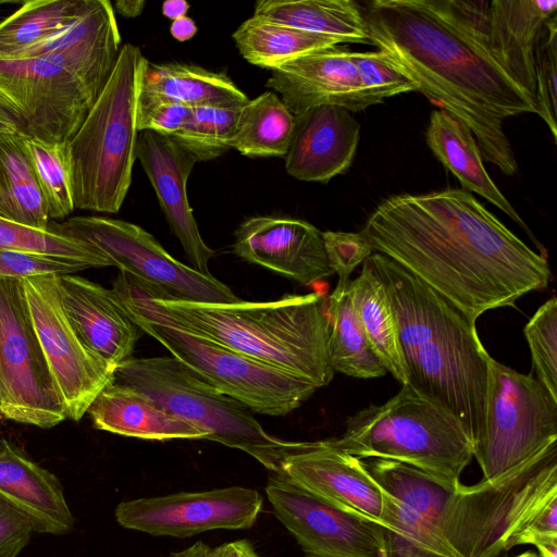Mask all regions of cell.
Masks as SVG:
<instances>
[{
  "mask_svg": "<svg viewBox=\"0 0 557 557\" xmlns=\"http://www.w3.org/2000/svg\"><path fill=\"white\" fill-rule=\"evenodd\" d=\"M537 381L557 400V298L546 300L523 329Z\"/></svg>",
  "mask_w": 557,
  "mask_h": 557,
  "instance_id": "f35d334b",
  "label": "cell"
},
{
  "mask_svg": "<svg viewBox=\"0 0 557 557\" xmlns=\"http://www.w3.org/2000/svg\"><path fill=\"white\" fill-rule=\"evenodd\" d=\"M262 504L257 490L230 486L125 500L114 516L128 530L184 539L211 530L249 529Z\"/></svg>",
  "mask_w": 557,
  "mask_h": 557,
  "instance_id": "2e32d148",
  "label": "cell"
},
{
  "mask_svg": "<svg viewBox=\"0 0 557 557\" xmlns=\"http://www.w3.org/2000/svg\"><path fill=\"white\" fill-rule=\"evenodd\" d=\"M364 263L394 310L407 384L450 410L474 444L484 418L488 357L475 322L388 257L373 252Z\"/></svg>",
  "mask_w": 557,
  "mask_h": 557,
  "instance_id": "3957f363",
  "label": "cell"
},
{
  "mask_svg": "<svg viewBox=\"0 0 557 557\" xmlns=\"http://www.w3.org/2000/svg\"><path fill=\"white\" fill-rule=\"evenodd\" d=\"M536 114L545 122L554 140L557 139V14L543 25L535 47Z\"/></svg>",
  "mask_w": 557,
  "mask_h": 557,
  "instance_id": "ab89813d",
  "label": "cell"
},
{
  "mask_svg": "<svg viewBox=\"0 0 557 557\" xmlns=\"http://www.w3.org/2000/svg\"><path fill=\"white\" fill-rule=\"evenodd\" d=\"M119 27L66 53L0 59V106L24 135L69 141L102 91L121 50Z\"/></svg>",
  "mask_w": 557,
  "mask_h": 557,
  "instance_id": "8992f818",
  "label": "cell"
},
{
  "mask_svg": "<svg viewBox=\"0 0 557 557\" xmlns=\"http://www.w3.org/2000/svg\"><path fill=\"white\" fill-rule=\"evenodd\" d=\"M426 144L437 160L458 178L463 190L479 194L505 212L524 230L541 253L546 256L542 244L490 177L479 145L465 124L443 110L432 111L426 128Z\"/></svg>",
  "mask_w": 557,
  "mask_h": 557,
  "instance_id": "484cf974",
  "label": "cell"
},
{
  "mask_svg": "<svg viewBox=\"0 0 557 557\" xmlns=\"http://www.w3.org/2000/svg\"><path fill=\"white\" fill-rule=\"evenodd\" d=\"M156 312L172 323L245 356L307 379L319 388L334 376L322 295H284L269 301L199 302L172 297L121 272Z\"/></svg>",
  "mask_w": 557,
  "mask_h": 557,
  "instance_id": "5b68a950",
  "label": "cell"
},
{
  "mask_svg": "<svg viewBox=\"0 0 557 557\" xmlns=\"http://www.w3.org/2000/svg\"><path fill=\"white\" fill-rule=\"evenodd\" d=\"M383 557H457L426 517L382 488Z\"/></svg>",
  "mask_w": 557,
  "mask_h": 557,
  "instance_id": "836d02e7",
  "label": "cell"
},
{
  "mask_svg": "<svg viewBox=\"0 0 557 557\" xmlns=\"http://www.w3.org/2000/svg\"><path fill=\"white\" fill-rule=\"evenodd\" d=\"M234 252L242 259L309 285L332 274L322 232L293 218L260 215L235 232Z\"/></svg>",
  "mask_w": 557,
  "mask_h": 557,
  "instance_id": "d6986e66",
  "label": "cell"
},
{
  "mask_svg": "<svg viewBox=\"0 0 557 557\" xmlns=\"http://www.w3.org/2000/svg\"><path fill=\"white\" fill-rule=\"evenodd\" d=\"M265 494L305 557H383L380 522L343 510L276 472Z\"/></svg>",
  "mask_w": 557,
  "mask_h": 557,
  "instance_id": "9a60e30c",
  "label": "cell"
},
{
  "mask_svg": "<svg viewBox=\"0 0 557 557\" xmlns=\"http://www.w3.org/2000/svg\"><path fill=\"white\" fill-rule=\"evenodd\" d=\"M189 3L185 0H166L162 3V14L169 20H177L186 16Z\"/></svg>",
  "mask_w": 557,
  "mask_h": 557,
  "instance_id": "681fc988",
  "label": "cell"
},
{
  "mask_svg": "<svg viewBox=\"0 0 557 557\" xmlns=\"http://www.w3.org/2000/svg\"><path fill=\"white\" fill-rule=\"evenodd\" d=\"M86 0H30L0 23V59H10L74 20Z\"/></svg>",
  "mask_w": 557,
  "mask_h": 557,
  "instance_id": "e575fe53",
  "label": "cell"
},
{
  "mask_svg": "<svg viewBox=\"0 0 557 557\" xmlns=\"http://www.w3.org/2000/svg\"><path fill=\"white\" fill-rule=\"evenodd\" d=\"M556 12V0L490 1L484 47L534 100L535 47L543 25Z\"/></svg>",
  "mask_w": 557,
  "mask_h": 557,
  "instance_id": "cb8c5ba5",
  "label": "cell"
},
{
  "mask_svg": "<svg viewBox=\"0 0 557 557\" xmlns=\"http://www.w3.org/2000/svg\"><path fill=\"white\" fill-rule=\"evenodd\" d=\"M371 45L440 110L473 134L482 158L518 170L503 122L536 113L535 100L438 0H374L363 11Z\"/></svg>",
  "mask_w": 557,
  "mask_h": 557,
  "instance_id": "7a4b0ae2",
  "label": "cell"
},
{
  "mask_svg": "<svg viewBox=\"0 0 557 557\" xmlns=\"http://www.w3.org/2000/svg\"><path fill=\"white\" fill-rule=\"evenodd\" d=\"M115 381L148 395L162 408L199 428L207 440L250 455L272 472L302 442L269 434L239 401L219 392L174 357H131Z\"/></svg>",
  "mask_w": 557,
  "mask_h": 557,
  "instance_id": "30bf717a",
  "label": "cell"
},
{
  "mask_svg": "<svg viewBox=\"0 0 557 557\" xmlns=\"http://www.w3.org/2000/svg\"><path fill=\"white\" fill-rule=\"evenodd\" d=\"M350 289L359 319L369 342L387 372L401 385L407 384L397 321L387 293L372 270L363 262Z\"/></svg>",
  "mask_w": 557,
  "mask_h": 557,
  "instance_id": "1f68e13d",
  "label": "cell"
},
{
  "mask_svg": "<svg viewBox=\"0 0 557 557\" xmlns=\"http://www.w3.org/2000/svg\"><path fill=\"white\" fill-rule=\"evenodd\" d=\"M337 448L359 458H382L418 468L447 488L457 487L473 458V443L456 416L408 384L381 405L349 417Z\"/></svg>",
  "mask_w": 557,
  "mask_h": 557,
  "instance_id": "ba28073f",
  "label": "cell"
},
{
  "mask_svg": "<svg viewBox=\"0 0 557 557\" xmlns=\"http://www.w3.org/2000/svg\"><path fill=\"white\" fill-rule=\"evenodd\" d=\"M136 159L191 268L211 275L209 261L214 257V250L205 243L199 232L186 188L196 160L172 137L147 131L138 134Z\"/></svg>",
  "mask_w": 557,
  "mask_h": 557,
  "instance_id": "ffe728a7",
  "label": "cell"
},
{
  "mask_svg": "<svg viewBox=\"0 0 557 557\" xmlns=\"http://www.w3.org/2000/svg\"><path fill=\"white\" fill-rule=\"evenodd\" d=\"M33 532L29 521L0 499V557H16Z\"/></svg>",
  "mask_w": 557,
  "mask_h": 557,
  "instance_id": "f6af8a7d",
  "label": "cell"
},
{
  "mask_svg": "<svg viewBox=\"0 0 557 557\" xmlns=\"http://www.w3.org/2000/svg\"><path fill=\"white\" fill-rule=\"evenodd\" d=\"M354 60L367 90L379 101L417 90L416 84L398 71L383 51H354Z\"/></svg>",
  "mask_w": 557,
  "mask_h": 557,
  "instance_id": "60d3db41",
  "label": "cell"
},
{
  "mask_svg": "<svg viewBox=\"0 0 557 557\" xmlns=\"http://www.w3.org/2000/svg\"><path fill=\"white\" fill-rule=\"evenodd\" d=\"M232 38L248 63L269 70L307 53L346 44L337 37L298 29L256 14L244 21Z\"/></svg>",
  "mask_w": 557,
  "mask_h": 557,
  "instance_id": "f546056e",
  "label": "cell"
},
{
  "mask_svg": "<svg viewBox=\"0 0 557 557\" xmlns=\"http://www.w3.org/2000/svg\"><path fill=\"white\" fill-rule=\"evenodd\" d=\"M147 63L139 47L124 44L102 91L69 140L75 209L117 213L126 198L136 160L137 106Z\"/></svg>",
  "mask_w": 557,
  "mask_h": 557,
  "instance_id": "52a82bcc",
  "label": "cell"
},
{
  "mask_svg": "<svg viewBox=\"0 0 557 557\" xmlns=\"http://www.w3.org/2000/svg\"><path fill=\"white\" fill-rule=\"evenodd\" d=\"M0 499L23 515L34 532L62 535L74 527L59 479L5 438H0Z\"/></svg>",
  "mask_w": 557,
  "mask_h": 557,
  "instance_id": "603a6c76",
  "label": "cell"
},
{
  "mask_svg": "<svg viewBox=\"0 0 557 557\" xmlns=\"http://www.w3.org/2000/svg\"><path fill=\"white\" fill-rule=\"evenodd\" d=\"M44 196L49 219H63L74 209L73 165L69 141H47L21 134Z\"/></svg>",
  "mask_w": 557,
  "mask_h": 557,
  "instance_id": "d590c367",
  "label": "cell"
},
{
  "mask_svg": "<svg viewBox=\"0 0 557 557\" xmlns=\"http://www.w3.org/2000/svg\"><path fill=\"white\" fill-rule=\"evenodd\" d=\"M0 411L5 419L41 429L67 419L21 277L0 278Z\"/></svg>",
  "mask_w": 557,
  "mask_h": 557,
  "instance_id": "7c38bea8",
  "label": "cell"
},
{
  "mask_svg": "<svg viewBox=\"0 0 557 557\" xmlns=\"http://www.w3.org/2000/svg\"><path fill=\"white\" fill-rule=\"evenodd\" d=\"M360 233L373 252L398 263L473 322L546 288L552 278L547 258L463 189L391 196Z\"/></svg>",
  "mask_w": 557,
  "mask_h": 557,
  "instance_id": "6da1fadb",
  "label": "cell"
},
{
  "mask_svg": "<svg viewBox=\"0 0 557 557\" xmlns=\"http://www.w3.org/2000/svg\"><path fill=\"white\" fill-rule=\"evenodd\" d=\"M0 133L24 134L21 122L2 106H0Z\"/></svg>",
  "mask_w": 557,
  "mask_h": 557,
  "instance_id": "f907efd6",
  "label": "cell"
},
{
  "mask_svg": "<svg viewBox=\"0 0 557 557\" xmlns=\"http://www.w3.org/2000/svg\"><path fill=\"white\" fill-rule=\"evenodd\" d=\"M141 91L188 108L243 106L249 100L224 72L177 62L158 64L148 61Z\"/></svg>",
  "mask_w": 557,
  "mask_h": 557,
  "instance_id": "83f0119b",
  "label": "cell"
},
{
  "mask_svg": "<svg viewBox=\"0 0 557 557\" xmlns=\"http://www.w3.org/2000/svg\"><path fill=\"white\" fill-rule=\"evenodd\" d=\"M322 237L330 267L338 278H350L352 271L373 253L361 233L326 231Z\"/></svg>",
  "mask_w": 557,
  "mask_h": 557,
  "instance_id": "ee69618b",
  "label": "cell"
},
{
  "mask_svg": "<svg viewBox=\"0 0 557 557\" xmlns=\"http://www.w3.org/2000/svg\"><path fill=\"white\" fill-rule=\"evenodd\" d=\"M243 106L190 108L187 119L170 137L196 162L216 159L232 149V140Z\"/></svg>",
  "mask_w": 557,
  "mask_h": 557,
  "instance_id": "8d00e7d4",
  "label": "cell"
},
{
  "mask_svg": "<svg viewBox=\"0 0 557 557\" xmlns=\"http://www.w3.org/2000/svg\"><path fill=\"white\" fill-rule=\"evenodd\" d=\"M211 548L203 542H196L188 548L172 553L170 557H209Z\"/></svg>",
  "mask_w": 557,
  "mask_h": 557,
  "instance_id": "816d5d0a",
  "label": "cell"
},
{
  "mask_svg": "<svg viewBox=\"0 0 557 557\" xmlns=\"http://www.w3.org/2000/svg\"><path fill=\"white\" fill-rule=\"evenodd\" d=\"M57 224L64 233L97 246L120 272L172 297L199 302L239 300L224 283L180 262L150 233L134 223L83 215Z\"/></svg>",
  "mask_w": 557,
  "mask_h": 557,
  "instance_id": "4fadbf2b",
  "label": "cell"
},
{
  "mask_svg": "<svg viewBox=\"0 0 557 557\" xmlns=\"http://www.w3.org/2000/svg\"><path fill=\"white\" fill-rule=\"evenodd\" d=\"M265 86L294 115L324 104L349 112L380 104L362 83L354 51L341 46L307 53L271 70Z\"/></svg>",
  "mask_w": 557,
  "mask_h": 557,
  "instance_id": "e0dca14e",
  "label": "cell"
},
{
  "mask_svg": "<svg viewBox=\"0 0 557 557\" xmlns=\"http://www.w3.org/2000/svg\"><path fill=\"white\" fill-rule=\"evenodd\" d=\"M2 419H3V416H2V413H1V411H0V421H1Z\"/></svg>",
  "mask_w": 557,
  "mask_h": 557,
  "instance_id": "db71d44e",
  "label": "cell"
},
{
  "mask_svg": "<svg viewBox=\"0 0 557 557\" xmlns=\"http://www.w3.org/2000/svg\"><path fill=\"white\" fill-rule=\"evenodd\" d=\"M0 216L38 230L51 223L21 134L0 133Z\"/></svg>",
  "mask_w": 557,
  "mask_h": 557,
  "instance_id": "4dcf8cb0",
  "label": "cell"
},
{
  "mask_svg": "<svg viewBox=\"0 0 557 557\" xmlns=\"http://www.w3.org/2000/svg\"><path fill=\"white\" fill-rule=\"evenodd\" d=\"M295 115L274 91L249 99L240 109L232 149L250 158L285 157Z\"/></svg>",
  "mask_w": 557,
  "mask_h": 557,
  "instance_id": "d6a6232c",
  "label": "cell"
},
{
  "mask_svg": "<svg viewBox=\"0 0 557 557\" xmlns=\"http://www.w3.org/2000/svg\"><path fill=\"white\" fill-rule=\"evenodd\" d=\"M253 14L346 44L371 45L363 11L352 0H262Z\"/></svg>",
  "mask_w": 557,
  "mask_h": 557,
  "instance_id": "f1b7e54d",
  "label": "cell"
},
{
  "mask_svg": "<svg viewBox=\"0 0 557 557\" xmlns=\"http://www.w3.org/2000/svg\"><path fill=\"white\" fill-rule=\"evenodd\" d=\"M0 250L70 257L88 262L92 268L113 267L97 246L64 233L57 222L38 230L0 216Z\"/></svg>",
  "mask_w": 557,
  "mask_h": 557,
  "instance_id": "74e56055",
  "label": "cell"
},
{
  "mask_svg": "<svg viewBox=\"0 0 557 557\" xmlns=\"http://www.w3.org/2000/svg\"><path fill=\"white\" fill-rule=\"evenodd\" d=\"M190 108L172 100L141 91L137 106L138 132L172 136L184 123Z\"/></svg>",
  "mask_w": 557,
  "mask_h": 557,
  "instance_id": "7bdbcfd3",
  "label": "cell"
},
{
  "mask_svg": "<svg viewBox=\"0 0 557 557\" xmlns=\"http://www.w3.org/2000/svg\"><path fill=\"white\" fill-rule=\"evenodd\" d=\"M196 23L186 16L174 20L170 26L172 37L178 41H187L197 34Z\"/></svg>",
  "mask_w": 557,
  "mask_h": 557,
  "instance_id": "7dc6e473",
  "label": "cell"
},
{
  "mask_svg": "<svg viewBox=\"0 0 557 557\" xmlns=\"http://www.w3.org/2000/svg\"><path fill=\"white\" fill-rule=\"evenodd\" d=\"M209 557H261L247 540L227 542L211 548Z\"/></svg>",
  "mask_w": 557,
  "mask_h": 557,
  "instance_id": "bcb514c9",
  "label": "cell"
},
{
  "mask_svg": "<svg viewBox=\"0 0 557 557\" xmlns=\"http://www.w3.org/2000/svg\"><path fill=\"white\" fill-rule=\"evenodd\" d=\"M360 137V124L342 107L324 104L295 115L286 172L304 182L326 184L351 165Z\"/></svg>",
  "mask_w": 557,
  "mask_h": 557,
  "instance_id": "44dd1931",
  "label": "cell"
},
{
  "mask_svg": "<svg viewBox=\"0 0 557 557\" xmlns=\"http://www.w3.org/2000/svg\"><path fill=\"white\" fill-rule=\"evenodd\" d=\"M112 293L139 330L224 395L249 410L286 416L319 389L312 382L185 330L152 310L120 272Z\"/></svg>",
  "mask_w": 557,
  "mask_h": 557,
  "instance_id": "9c48e42d",
  "label": "cell"
},
{
  "mask_svg": "<svg viewBox=\"0 0 557 557\" xmlns=\"http://www.w3.org/2000/svg\"><path fill=\"white\" fill-rule=\"evenodd\" d=\"M557 442V400L531 373L487 357L482 429L473 444L483 481L500 486Z\"/></svg>",
  "mask_w": 557,
  "mask_h": 557,
  "instance_id": "8fae6325",
  "label": "cell"
},
{
  "mask_svg": "<svg viewBox=\"0 0 557 557\" xmlns=\"http://www.w3.org/2000/svg\"><path fill=\"white\" fill-rule=\"evenodd\" d=\"M92 268L79 259L21 250H0V278L74 274Z\"/></svg>",
  "mask_w": 557,
  "mask_h": 557,
  "instance_id": "b9f144b4",
  "label": "cell"
},
{
  "mask_svg": "<svg viewBox=\"0 0 557 557\" xmlns=\"http://www.w3.org/2000/svg\"><path fill=\"white\" fill-rule=\"evenodd\" d=\"M96 429L149 441L207 440L199 428L162 408L138 389L113 382L90 405Z\"/></svg>",
  "mask_w": 557,
  "mask_h": 557,
  "instance_id": "d4e9b609",
  "label": "cell"
},
{
  "mask_svg": "<svg viewBox=\"0 0 557 557\" xmlns=\"http://www.w3.org/2000/svg\"><path fill=\"white\" fill-rule=\"evenodd\" d=\"M375 480L422 512L457 557H499L518 545L534 515L557 496V442L500 486L481 480L447 488L426 472L394 460L379 466Z\"/></svg>",
  "mask_w": 557,
  "mask_h": 557,
  "instance_id": "277c9868",
  "label": "cell"
},
{
  "mask_svg": "<svg viewBox=\"0 0 557 557\" xmlns=\"http://www.w3.org/2000/svg\"><path fill=\"white\" fill-rule=\"evenodd\" d=\"M146 7L145 0H117L114 3V11L128 18L139 16Z\"/></svg>",
  "mask_w": 557,
  "mask_h": 557,
  "instance_id": "c3c4849f",
  "label": "cell"
},
{
  "mask_svg": "<svg viewBox=\"0 0 557 557\" xmlns=\"http://www.w3.org/2000/svg\"><path fill=\"white\" fill-rule=\"evenodd\" d=\"M63 309L84 344L117 368L133 357L141 331L111 289L76 274L57 276Z\"/></svg>",
  "mask_w": 557,
  "mask_h": 557,
  "instance_id": "7402d4cb",
  "label": "cell"
},
{
  "mask_svg": "<svg viewBox=\"0 0 557 557\" xmlns=\"http://www.w3.org/2000/svg\"><path fill=\"white\" fill-rule=\"evenodd\" d=\"M276 473L343 510L380 522L382 487L362 459L337 448L331 440L302 442L283 459Z\"/></svg>",
  "mask_w": 557,
  "mask_h": 557,
  "instance_id": "ac0fdd59",
  "label": "cell"
},
{
  "mask_svg": "<svg viewBox=\"0 0 557 557\" xmlns=\"http://www.w3.org/2000/svg\"><path fill=\"white\" fill-rule=\"evenodd\" d=\"M349 283L350 278H338L336 287L325 300L330 362L334 373L357 379L381 377L387 371L369 342Z\"/></svg>",
  "mask_w": 557,
  "mask_h": 557,
  "instance_id": "4316f807",
  "label": "cell"
},
{
  "mask_svg": "<svg viewBox=\"0 0 557 557\" xmlns=\"http://www.w3.org/2000/svg\"><path fill=\"white\" fill-rule=\"evenodd\" d=\"M30 318L67 418L78 421L115 382L116 368L91 351L72 326L55 275L22 277Z\"/></svg>",
  "mask_w": 557,
  "mask_h": 557,
  "instance_id": "5bb4252c",
  "label": "cell"
},
{
  "mask_svg": "<svg viewBox=\"0 0 557 557\" xmlns=\"http://www.w3.org/2000/svg\"><path fill=\"white\" fill-rule=\"evenodd\" d=\"M513 557H540L537 553H534V552H531V550H527V552H523L521 554H518Z\"/></svg>",
  "mask_w": 557,
  "mask_h": 557,
  "instance_id": "f5cc1de1",
  "label": "cell"
}]
</instances>
